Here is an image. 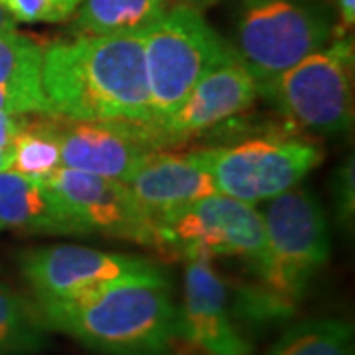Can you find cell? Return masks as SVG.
Segmentation results:
<instances>
[{
    "label": "cell",
    "mask_w": 355,
    "mask_h": 355,
    "mask_svg": "<svg viewBox=\"0 0 355 355\" xmlns=\"http://www.w3.org/2000/svg\"><path fill=\"white\" fill-rule=\"evenodd\" d=\"M50 114L73 121L153 123L144 36H77L44 48Z\"/></svg>",
    "instance_id": "6da1fadb"
},
{
    "label": "cell",
    "mask_w": 355,
    "mask_h": 355,
    "mask_svg": "<svg viewBox=\"0 0 355 355\" xmlns=\"http://www.w3.org/2000/svg\"><path fill=\"white\" fill-rule=\"evenodd\" d=\"M34 306L48 330L103 355H168L178 331V306L166 272Z\"/></svg>",
    "instance_id": "7a4b0ae2"
},
{
    "label": "cell",
    "mask_w": 355,
    "mask_h": 355,
    "mask_svg": "<svg viewBox=\"0 0 355 355\" xmlns=\"http://www.w3.org/2000/svg\"><path fill=\"white\" fill-rule=\"evenodd\" d=\"M265 257L253 268L257 284L239 292L235 310L253 322L291 316L308 282L330 257V227L322 205L306 188L272 198L263 214Z\"/></svg>",
    "instance_id": "3957f363"
},
{
    "label": "cell",
    "mask_w": 355,
    "mask_h": 355,
    "mask_svg": "<svg viewBox=\"0 0 355 355\" xmlns=\"http://www.w3.org/2000/svg\"><path fill=\"white\" fill-rule=\"evenodd\" d=\"M334 26L308 0H241L235 53L263 95L284 71L328 46Z\"/></svg>",
    "instance_id": "277c9868"
},
{
    "label": "cell",
    "mask_w": 355,
    "mask_h": 355,
    "mask_svg": "<svg viewBox=\"0 0 355 355\" xmlns=\"http://www.w3.org/2000/svg\"><path fill=\"white\" fill-rule=\"evenodd\" d=\"M233 55L235 50L205 22L202 12L170 6L144 34L150 125L168 119L203 77Z\"/></svg>",
    "instance_id": "5b68a950"
},
{
    "label": "cell",
    "mask_w": 355,
    "mask_h": 355,
    "mask_svg": "<svg viewBox=\"0 0 355 355\" xmlns=\"http://www.w3.org/2000/svg\"><path fill=\"white\" fill-rule=\"evenodd\" d=\"M263 214L253 203L211 193L180 207L153 223L156 253L174 259L239 257L251 268L265 257Z\"/></svg>",
    "instance_id": "8992f818"
},
{
    "label": "cell",
    "mask_w": 355,
    "mask_h": 355,
    "mask_svg": "<svg viewBox=\"0 0 355 355\" xmlns=\"http://www.w3.org/2000/svg\"><path fill=\"white\" fill-rule=\"evenodd\" d=\"M263 97L298 127L324 137L345 135L354 123V40L342 36L306 55Z\"/></svg>",
    "instance_id": "52a82bcc"
},
{
    "label": "cell",
    "mask_w": 355,
    "mask_h": 355,
    "mask_svg": "<svg viewBox=\"0 0 355 355\" xmlns=\"http://www.w3.org/2000/svg\"><path fill=\"white\" fill-rule=\"evenodd\" d=\"M202 153L217 191L253 205L292 190L324 158L316 142L302 137H263Z\"/></svg>",
    "instance_id": "ba28073f"
},
{
    "label": "cell",
    "mask_w": 355,
    "mask_h": 355,
    "mask_svg": "<svg viewBox=\"0 0 355 355\" xmlns=\"http://www.w3.org/2000/svg\"><path fill=\"white\" fill-rule=\"evenodd\" d=\"M18 266L36 304L73 298L116 280L166 272L154 261L137 254L65 243L26 249L18 254Z\"/></svg>",
    "instance_id": "9c48e42d"
},
{
    "label": "cell",
    "mask_w": 355,
    "mask_h": 355,
    "mask_svg": "<svg viewBox=\"0 0 355 355\" xmlns=\"http://www.w3.org/2000/svg\"><path fill=\"white\" fill-rule=\"evenodd\" d=\"M60 144L62 166L95 176L127 182L140 162L164 144L150 123L73 121L50 114Z\"/></svg>",
    "instance_id": "30bf717a"
},
{
    "label": "cell",
    "mask_w": 355,
    "mask_h": 355,
    "mask_svg": "<svg viewBox=\"0 0 355 355\" xmlns=\"http://www.w3.org/2000/svg\"><path fill=\"white\" fill-rule=\"evenodd\" d=\"M46 182L69 205L87 235L99 233L144 247L153 245V223L140 209L125 182L77 172L64 166H60Z\"/></svg>",
    "instance_id": "8fae6325"
},
{
    "label": "cell",
    "mask_w": 355,
    "mask_h": 355,
    "mask_svg": "<svg viewBox=\"0 0 355 355\" xmlns=\"http://www.w3.org/2000/svg\"><path fill=\"white\" fill-rule=\"evenodd\" d=\"M233 318L227 286L211 265V257L188 259L176 336L209 355H251V343Z\"/></svg>",
    "instance_id": "7c38bea8"
},
{
    "label": "cell",
    "mask_w": 355,
    "mask_h": 355,
    "mask_svg": "<svg viewBox=\"0 0 355 355\" xmlns=\"http://www.w3.org/2000/svg\"><path fill=\"white\" fill-rule=\"evenodd\" d=\"M257 85L237 53L214 67L191 89L188 99L162 123L153 125L164 148L205 135L253 105Z\"/></svg>",
    "instance_id": "4fadbf2b"
},
{
    "label": "cell",
    "mask_w": 355,
    "mask_h": 355,
    "mask_svg": "<svg viewBox=\"0 0 355 355\" xmlns=\"http://www.w3.org/2000/svg\"><path fill=\"white\" fill-rule=\"evenodd\" d=\"M125 184L150 223L200 198L217 193L202 148L193 153L156 150L148 154Z\"/></svg>",
    "instance_id": "5bb4252c"
},
{
    "label": "cell",
    "mask_w": 355,
    "mask_h": 355,
    "mask_svg": "<svg viewBox=\"0 0 355 355\" xmlns=\"http://www.w3.org/2000/svg\"><path fill=\"white\" fill-rule=\"evenodd\" d=\"M0 229H12L28 235L85 237L69 205L44 180L0 172Z\"/></svg>",
    "instance_id": "9a60e30c"
},
{
    "label": "cell",
    "mask_w": 355,
    "mask_h": 355,
    "mask_svg": "<svg viewBox=\"0 0 355 355\" xmlns=\"http://www.w3.org/2000/svg\"><path fill=\"white\" fill-rule=\"evenodd\" d=\"M168 10L166 0H81L69 34L144 36Z\"/></svg>",
    "instance_id": "2e32d148"
},
{
    "label": "cell",
    "mask_w": 355,
    "mask_h": 355,
    "mask_svg": "<svg viewBox=\"0 0 355 355\" xmlns=\"http://www.w3.org/2000/svg\"><path fill=\"white\" fill-rule=\"evenodd\" d=\"M34 302L0 286V355L40 354L50 345Z\"/></svg>",
    "instance_id": "e0dca14e"
},
{
    "label": "cell",
    "mask_w": 355,
    "mask_h": 355,
    "mask_svg": "<svg viewBox=\"0 0 355 355\" xmlns=\"http://www.w3.org/2000/svg\"><path fill=\"white\" fill-rule=\"evenodd\" d=\"M266 355H354V328L336 318L306 320L284 331Z\"/></svg>",
    "instance_id": "ac0fdd59"
},
{
    "label": "cell",
    "mask_w": 355,
    "mask_h": 355,
    "mask_svg": "<svg viewBox=\"0 0 355 355\" xmlns=\"http://www.w3.org/2000/svg\"><path fill=\"white\" fill-rule=\"evenodd\" d=\"M10 168L16 174L48 180L62 166L60 144L51 130L50 113H36L30 116L26 128L14 139Z\"/></svg>",
    "instance_id": "d6986e66"
},
{
    "label": "cell",
    "mask_w": 355,
    "mask_h": 355,
    "mask_svg": "<svg viewBox=\"0 0 355 355\" xmlns=\"http://www.w3.org/2000/svg\"><path fill=\"white\" fill-rule=\"evenodd\" d=\"M42 58L44 48L36 40L18 30L0 32V87L44 97Z\"/></svg>",
    "instance_id": "ffe728a7"
},
{
    "label": "cell",
    "mask_w": 355,
    "mask_h": 355,
    "mask_svg": "<svg viewBox=\"0 0 355 355\" xmlns=\"http://www.w3.org/2000/svg\"><path fill=\"white\" fill-rule=\"evenodd\" d=\"M81 0H0V6L14 22L24 24H62L79 8Z\"/></svg>",
    "instance_id": "44dd1931"
},
{
    "label": "cell",
    "mask_w": 355,
    "mask_h": 355,
    "mask_svg": "<svg viewBox=\"0 0 355 355\" xmlns=\"http://www.w3.org/2000/svg\"><path fill=\"white\" fill-rule=\"evenodd\" d=\"M354 158H349L336 172L334 186H331L334 205H336V217H338V221L342 223L343 227L352 225V221H354Z\"/></svg>",
    "instance_id": "7402d4cb"
},
{
    "label": "cell",
    "mask_w": 355,
    "mask_h": 355,
    "mask_svg": "<svg viewBox=\"0 0 355 355\" xmlns=\"http://www.w3.org/2000/svg\"><path fill=\"white\" fill-rule=\"evenodd\" d=\"M0 113H50L44 97H36L24 91L0 87Z\"/></svg>",
    "instance_id": "603a6c76"
},
{
    "label": "cell",
    "mask_w": 355,
    "mask_h": 355,
    "mask_svg": "<svg viewBox=\"0 0 355 355\" xmlns=\"http://www.w3.org/2000/svg\"><path fill=\"white\" fill-rule=\"evenodd\" d=\"M30 114L36 113H0V148H10L14 139L22 132L30 121Z\"/></svg>",
    "instance_id": "cb8c5ba5"
},
{
    "label": "cell",
    "mask_w": 355,
    "mask_h": 355,
    "mask_svg": "<svg viewBox=\"0 0 355 355\" xmlns=\"http://www.w3.org/2000/svg\"><path fill=\"white\" fill-rule=\"evenodd\" d=\"M338 8L342 18V24L338 28V38H342L347 36V30H352L355 24V0H338Z\"/></svg>",
    "instance_id": "d4e9b609"
},
{
    "label": "cell",
    "mask_w": 355,
    "mask_h": 355,
    "mask_svg": "<svg viewBox=\"0 0 355 355\" xmlns=\"http://www.w3.org/2000/svg\"><path fill=\"white\" fill-rule=\"evenodd\" d=\"M168 355H209L205 354L203 349H200L198 345H193L188 340L180 338V336H174V340L170 343V349H168Z\"/></svg>",
    "instance_id": "484cf974"
},
{
    "label": "cell",
    "mask_w": 355,
    "mask_h": 355,
    "mask_svg": "<svg viewBox=\"0 0 355 355\" xmlns=\"http://www.w3.org/2000/svg\"><path fill=\"white\" fill-rule=\"evenodd\" d=\"M166 2H168V8L170 6H184V8H191V10L203 12L205 8L214 6L219 0H166Z\"/></svg>",
    "instance_id": "4316f807"
},
{
    "label": "cell",
    "mask_w": 355,
    "mask_h": 355,
    "mask_svg": "<svg viewBox=\"0 0 355 355\" xmlns=\"http://www.w3.org/2000/svg\"><path fill=\"white\" fill-rule=\"evenodd\" d=\"M10 30H16V22L12 16L0 6V32H10Z\"/></svg>",
    "instance_id": "83f0119b"
},
{
    "label": "cell",
    "mask_w": 355,
    "mask_h": 355,
    "mask_svg": "<svg viewBox=\"0 0 355 355\" xmlns=\"http://www.w3.org/2000/svg\"><path fill=\"white\" fill-rule=\"evenodd\" d=\"M10 160H12V148H0V172L10 168Z\"/></svg>",
    "instance_id": "f1b7e54d"
}]
</instances>
